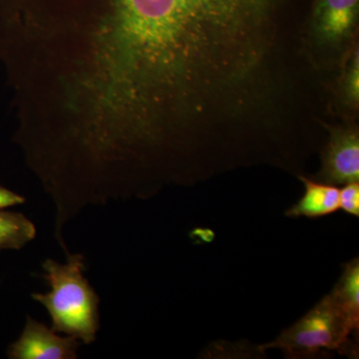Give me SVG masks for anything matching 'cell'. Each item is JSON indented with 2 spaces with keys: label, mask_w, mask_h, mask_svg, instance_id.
<instances>
[{
  "label": "cell",
  "mask_w": 359,
  "mask_h": 359,
  "mask_svg": "<svg viewBox=\"0 0 359 359\" xmlns=\"http://www.w3.org/2000/svg\"><path fill=\"white\" fill-rule=\"evenodd\" d=\"M321 177L327 184H348L359 179V137L358 131H334L323 156Z\"/></svg>",
  "instance_id": "cell-4"
},
{
  "label": "cell",
  "mask_w": 359,
  "mask_h": 359,
  "mask_svg": "<svg viewBox=\"0 0 359 359\" xmlns=\"http://www.w3.org/2000/svg\"><path fill=\"white\" fill-rule=\"evenodd\" d=\"M302 181L306 191L302 199L285 212L287 217L320 218L339 211V189L332 184L318 183L306 178H302Z\"/></svg>",
  "instance_id": "cell-6"
},
{
  "label": "cell",
  "mask_w": 359,
  "mask_h": 359,
  "mask_svg": "<svg viewBox=\"0 0 359 359\" xmlns=\"http://www.w3.org/2000/svg\"><path fill=\"white\" fill-rule=\"evenodd\" d=\"M332 294L354 320H359L358 259H354L346 264L344 273L332 290Z\"/></svg>",
  "instance_id": "cell-8"
},
{
  "label": "cell",
  "mask_w": 359,
  "mask_h": 359,
  "mask_svg": "<svg viewBox=\"0 0 359 359\" xmlns=\"http://www.w3.org/2000/svg\"><path fill=\"white\" fill-rule=\"evenodd\" d=\"M358 327L359 320H354L330 292L304 318L262 348L280 349L292 358L316 355L323 351L344 353Z\"/></svg>",
  "instance_id": "cell-2"
},
{
  "label": "cell",
  "mask_w": 359,
  "mask_h": 359,
  "mask_svg": "<svg viewBox=\"0 0 359 359\" xmlns=\"http://www.w3.org/2000/svg\"><path fill=\"white\" fill-rule=\"evenodd\" d=\"M36 236V228L20 212L0 211V250H20Z\"/></svg>",
  "instance_id": "cell-7"
},
{
  "label": "cell",
  "mask_w": 359,
  "mask_h": 359,
  "mask_svg": "<svg viewBox=\"0 0 359 359\" xmlns=\"http://www.w3.org/2000/svg\"><path fill=\"white\" fill-rule=\"evenodd\" d=\"M67 263L47 259L42 264L44 280L50 287L46 294H32V299L48 311L52 330L75 337L84 344L95 341L100 330V299L84 278L82 254L68 255Z\"/></svg>",
  "instance_id": "cell-1"
},
{
  "label": "cell",
  "mask_w": 359,
  "mask_h": 359,
  "mask_svg": "<svg viewBox=\"0 0 359 359\" xmlns=\"http://www.w3.org/2000/svg\"><path fill=\"white\" fill-rule=\"evenodd\" d=\"M359 65L358 55L354 56L346 77V93L347 98L353 101V103L358 102L359 97Z\"/></svg>",
  "instance_id": "cell-10"
},
{
  "label": "cell",
  "mask_w": 359,
  "mask_h": 359,
  "mask_svg": "<svg viewBox=\"0 0 359 359\" xmlns=\"http://www.w3.org/2000/svg\"><path fill=\"white\" fill-rule=\"evenodd\" d=\"M25 201L22 196L11 192L8 189L0 185V211L6 208L25 204Z\"/></svg>",
  "instance_id": "cell-11"
},
{
  "label": "cell",
  "mask_w": 359,
  "mask_h": 359,
  "mask_svg": "<svg viewBox=\"0 0 359 359\" xmlns=\"http://www.w3.org/2000/svg\"><path fill=\"white\" fill-rule=\"evenodd\" d=\"M359 0H318L313 26L323 42L341 41L353 32L358 20Z\"/></svg>",
  "instance_id": "cell-5"
},
{
  "label": "cell",
  "mask_w": 359,
  "mask_h": 359,
  "mask_svg": "<svg viewBox=\"0 0 359 359\" xmlns=\"http://www.w3.org/2000/svg\"><path fill=\"white\" fill-rule=\"evenodd\" d=\"M81 341L75 337H59L43 323L28 316L20 339L11 344V359H75Z\"/></svg>",
  "instance_id": "cell-3"
},
{
  "label": "cell",
  "mask_w": 359,
  "mask_h": 359,
  "mask_svg": "<svg viewBox=\"0 0 359 359\" xmlns=\"http://www.w3.org/2000/svg\"><path fill=\"white\" fill-rule=\"evenodd\" d=\"M339 193L340 209L351 216H359V185L358 182L346 184Z\"/></svg>",
  "instance_id": "cell-9"
}]
</instances>
